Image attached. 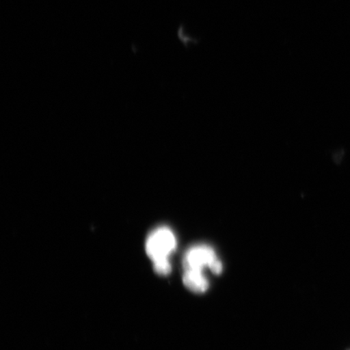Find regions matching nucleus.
Masks as SVG:
<instances>
[{"instance_id":"obj_1","label":"nucleus","mask_w":350,"mask_h":350,"mask_svg":"<svg viewBox=\"0 0 350 350\" xmlns=\"http://www.w3.org/2000/svg\"><path fill=\"white\" fill-rule=\"evenodd\" d=\"M183 267L185 271L195 270L200 272L208 268L214 274H220L222 271L221 262L219 260L215 252L205 245L191 247L183 258Z\"/></svg>"},{"instance_id":"obj_2","label":"nucleus","mask_w":350,"mask_h":350,"mask_svg":"<svg viewBox=\"0 0 350 350\" xmlns=\"http://www.w3.org/2000/svg\"><path fill=\"white\" fill-rule=\"evenodd\" d=\"M176 247V238L168 227H159L148 235L146 249L148 257L153 261L168 259Z\"/></svg>"},{"instance_id":"obj_4","label":"nucleus","mask_w":350,"mask_h":350,"mask_svg":"<svg viewBox=\"0 0 350 350\" xmlns=\"http://www.w3.org/2000/svg\"><path fill=\"white\" fill-rule=\"evenodd\" d=\"M153 268L157 274L161 275H166L172 272V265H170L169 259L153 261Z\"/></svg>"},{"instance_id":"obj_3","label":"nucleus","mask_w":350,"mask_h":350,"mask_svg":"<svg viewBox=\"0 0 350 350\" xmlns=\"http://www.w3.org/2000/svg\"><path fill=\"white\" fill-rule=\"evenodd\" d=\"M183 281L188 290L194 293H204L208 288V280L200 271H185Z\"/></svg>"}]
</instances>
